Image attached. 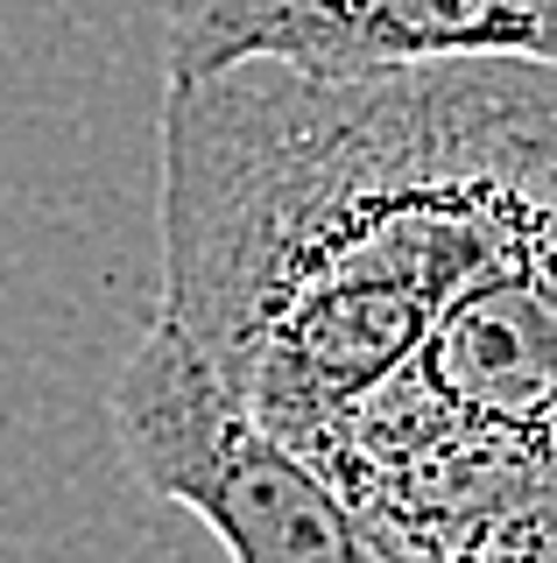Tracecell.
I'll use <instances>...</instances> for the list:
<instances>
[{
    "mask_svg": "<svg viewBox=\"0 0 557 563\" xmlns=\"http://www.w3.org/2000/svg\"><path fill=\"white\" fill-rule=\"evenodd\" d=\"M557 176V64L163 78V317L318 457Z\"/></svg>",
    "mask_w": 557,
    "mask_h": 563,
    "instance_id": "6da1fadb",
    "label": "cell"
},
{
    "mask_svg": "<svg viewBox=\"0 0 557 563\" xmlns=\"http://www.w3.org/2000/svg\"><path fill=\"white\" fill-rule=\"evenodd\" d=\"M107 422L128 479L205 521L226 563H381L332 479L226 395L177 317L155 310L134 339L113 374Z\"/></svg>",
    "mask_w": 557,
    "mask_h": 563,
    "instance_id": "3957f363",
    "label": "cell"
},
{
    "mask_svg": "<svg viewBox=\"0 0 557 563\" xmlns=\"http://www.w3.org/2000/svg\"><path fill=\"white\" fill-rule=\"evenodd\" d=\"M310 465L381 563H557V176Z\"/></svg>",
    "mask_w": 557,
    "mask_h": 563,
    "instance_id": "7a4b0ae2",
    "label": "cell"
},
{
    "mask_svg": "<svg viewBox=\"0 0 557 563\" xmlns=\"http://www.w3.org/2000/svg\"><path fill=\"white\" fill-rule=\"evenodd\" d=\"M529 57L557 64V0H170L163 78L290 64L310 78Z\"/></svg>",
    "mask_w": 557,
    "mask_h": 563,
    "instance_id": "277c9868",
    "label": "cell"
}]
</instances>
